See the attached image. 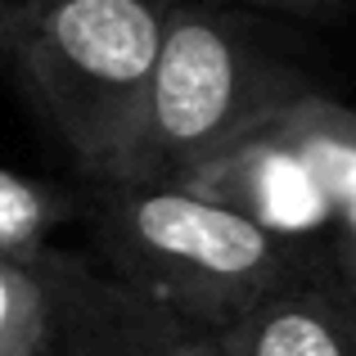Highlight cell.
Wrapping results in <instances>:
<instances>
[{"label": "cell", "instance_id": "6da1fadb", "mask_svg": "<svg viewBox=\"0 0 356 356\" xmlns=\"http://www.w3.org/2000/svg\"><path fill=\"white\" fill-rule=\"evenodd\" d=\"M86 212L108 275L212 334L330 266V252L298 248L185 185H90Z\"/></svg>", "mask_w": 356, "mask_h": 356}, {"label": "cell", "instance_id": "7a4b0ae2", "mask_svg": "<svg viewBox=\"0 0 356 356\" xmlns=\"http://www.w3.org/2000/svg\"><path fill=\"white\" fill-rule=\"evenodd\" d=\"M176 0H63L5 14V68L68 145L86 181H108L145 108Z\"/></svg>", "mask_w": 356, "mask_h": 356}, {"label": "cell", "instance_id": "3957f363", "mask_svg": "<svg viewBox=\"0 0 356 356\" xmlns=\"http://www.w3.org/2000/svg\"><path fill=\"white\" fill-rule=\"evenodd\" d=\"M293 63L261 50L235 18L176 0L145 108L108 181L172 185L312 95Z\"/></svg>", "mask_w": 356, "mask_h": 356}, {"label": "cell", "instance_id": "277c9868", "mask_svg": "<svg viewBox=\"0 0 356 356\" xmlns=\"http://www.w3.org/2000/svg\"><path fill=\"white\" fill-rule=\"evenodd\" d=\"M36 261L54 289V356H226L221 334L185 321L77 252L45 248Z\"/></svg>", "mask_w": 356, "mask_h": 356}, {"label": "cell", "instance_id": "5b68a950", "mask_svg": "<svg viewBox=\"0 0 356 356\" xmlns=\"http://www.w3.org/2000/svg\"><path fill=\"white\" fill-rule=\"evenodd\" d=\"M172 185H185V190L203 194V199L221 203V208L257 221L261 230L312 252H330L334 226H339V208L325 194L321 176L280 136L275 122L230 145L226 154L199 163Z\"/></svg>", "mask_w": 356, "mask_h": 356}, {"label": "cell", "instance_id": "8992f818", "mask_svg": "<svg viewBox=\"0 0 356 356\" xmlns=\"http://www.w3.org/2000/svg\"><path fill=\"white\" fill-rule=\"evenodd\" d=\"M226 356H356V302L334 266L284 284L221 334Z\"/></svg>", "mask_w": 356, "mask_h": 356}, {"label": "cell", "instance_id": "52a82bcc", "mask_svg": "<svg viewBox=\"0 0 356 356\" xmlns=\"http://www.w3.org/2000/svg\"><path fill=\"white\" fill-rule=\"evenodd\" d=\"M275 127L302 154V163L321 176L325 194L343 212L356 199V108L312 90L293 108H284Z\"/></svg>", "mask_w": 356, "mask_h": 356}, {"label": "cell", "instance_id": "ba28073f", "mask_svg": "<svg viewBox=\"0 0 356 356\" xmlns=\"http://www.w3.org/2000/svg\"><path fill=\"white\" fill-rule=\"evenodd\" d=\"M54 289L36 257L0 248V356H54Z\"/></svg>", "mask_w": 356, "mask_h": 356}, {"label": "cell", "instance_id": "9c48e42d", "mask_svg": "<svg viewBox=\"0 0 356 356\" xmlns=\"http://www.w3.org/2000/svg\"><path fill=\"white\" fill-rule=\"evenodd\" d=\"M81 208H86V194L0 167V248L14 257H41L50 248V235Z\"/></svg>", "mask_w": 356, "mask_h": 356}, {"label": "cell", "instance_id": "30bf717a", "mask_svg": "<svg viewBox=\"0 0 356 356\" xmlns=\"http://www.w3.org/2000/svg\"><path fill=\"white\" fill-rule=\"evenodd\" d=\"M330 266L339 275V284L356 293V199L339 212V226H334V239H330Z\"/></svg>", "mask_w": 356, "mask_h": 356}, {"label": "cell", "instance_id": "8fae6325", "mask_svg": "<svg viewBox=\"0 0 356 356\" xmlns=\"http://www.w3.org/2000/svg\"><path fill=\"white\" fill-rule=\"evenodd\" d=\"M235 5L280 9V14H302V18H339L352 0H235Z\"/></svg>", "mask_w": 356, "mask_h": 356}, {"label": "cell", "instance_id": "7c38bea8", "mask_svg": "<svg viewBox=\"0 0 356 356\" xmlns=\"http://www.w3.org/2000/svg\"><path fill=\"white\" fill-rule=\"evenodd\" d=\"M63 0H0V14H23V9H50Z\"/></svg>", "mask_w": 356, "mask_h": 356}, {"label": "cell", "instance_id": "4fadbf2b", "mask_svg": "<svg viewBox=\"0 0 356 356\" xmlns=\"http://www.w3.org/2000/svg\"><path fill=\"white\" fill-rule=\"evenodd\" d=\"M0 68H5V14H0Z\"/></svg>", "mask_w": 356, "mask_h": 356}, {"label": "cell", "instance_id": "5bb4252c", "mask_svg": "<svg viewBox=\"0 0 356 356\" xmlns=\"http://www.w3.org/2000/svg\"><path fill=\"white\" fill-rule=\"evenodd\" d=\"M352 302H356V293H352Z\"/></svg>", "mask_w": 356, "mask_h": 356}]
</instances>
